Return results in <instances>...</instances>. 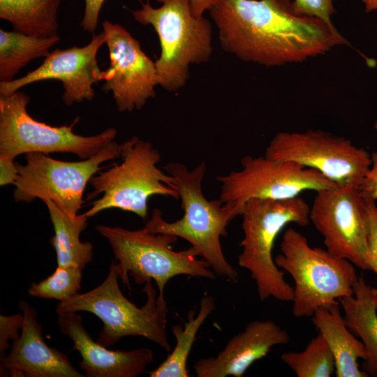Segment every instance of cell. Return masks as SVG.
I'll return each instance as SVG.
<instances>
[{"label": "cell", "mask_w": 377, "mask_h": 377, "mask_svg": "<svg viewBox=\"0 0 377 377\" xmlns=\"http://www.w3.org/2000/svg\"><path fill=\"white\" fill-rule=\"evenodd\" d=\"M208 12L223 50L265 66L302 62L348 44L335 27L297 13L290 0H220Z\"/></svg>", "instance_id": "6da1fadb"}, {"label": "cell", "mask_w": 377, "mask_h": 377, "mask_svg": "<svg viewBox=\"0 0 377 377\" xmlns=\"http://www.w3.org/2000/svg\"><path fill=\"white\" fill-rule=\"evenodd\" d=\"M163 168L177 181L184 214L180 219L168 222L163 219L161 209H154L143 228L151 233L184 239L200 252L216 276L237 282L239 273L226 260L221 244V237L228 235L227 226L236 216L233 209L220 198L208 200L204 196L202 182L205 162L193 170L180 163H168Z\"/></svg>", "instance_id": "7a4b0ae2"}, {"label": "cell", "mask_w": 377, "mask_h": 377, "mask_svg": "<svg viewBox=\"0 0 377 377\" xmlns=\"http://www.w3.org/2000/svg\"><path fill=\"white\" fill-rule=\"evenodd\" d=\"M310 207L301 197L273 200L251 199L244 206L242 248L238 265L250 273L260 301L274 297L292 302L293 287L284 278V272L274 263V242L289 223L304 227L309 224Z\"/></svg>", "instance_id": "3957f363"}, {"label": "cell", "mask_w": 377, "mask_h": 377, "mask_svg": "<svg viewBox=\"0 0 377 377\" xmlns=\"http://www.w3.org/2000/svg\"><path fill=\"white\" fill-rule=\"evenodd\" d=\"M118 277L116 263L112 262L107 277L98 286L59 302L57 313L87 311L96 315L103 323L97 342L105 347L125 337L140 336L170 352L166 327L168 310L165 296H157L152 281H148L142 289L147 295L146 303L138 307L122 293Z\"/></svg>", "instance_id": "277c9868"}, {"label": "cell", "mask_w": 377, "mask_h": 377, "mask_svg": "<svg viewBox=\"0 0 377 377\" xmlns=\"http://www.w3.org/2000/svg\"><path fill=\"white\" fill-rule=\"evenodd\" d=\"M191 0H147L133 10L134 19L157 33L161 54L155 61L159 85L168 91L183 87L191 64L207 62L212 53L209 20L193 13Z\"/></svg>", "instance_id": "5b68a950"}, {"label": "cell", "mask_w": 377, "mask_h": 377, "mask_svg": "<svg viewBox=\"0 0 377 377\" xmlns=\"http://www.w3.org/2000/svg\"><path fill=\"white\" fill-rule=\"evenodd\" d=\"M280 249L281 253L274 260L294 281V317H311L316 309L339 304L340 298L353 295L358 276L350 260L326 249L311 247L307 238L293 228L283 232Z\"/></svg>", "instance_id": "8992f818"}, {"label": "cell", "mask_w": 377, "mask_h": 377, "mask_svg": "<svg viewBox=\"0 0 377 377\" xmlns=\"http://www.w3.org/2000/svg\"><path fill=\"white\" fill-rule=\"evenodd\" d=\"M96 229L108 241L117 262L119 277L129 290V276L138 285L154 281L162 296L168 281L175 276L212 280L216 277L207 261L198 258L200 253L194 247L174 251L172 244L179 238L175 235L104 225L97 226Z\"/></svg>", "instance_id": "52a82bcc"}, {"label": "cell", "mask_w": 377, "mask_h": 377, "mask_svg": "<svg viewBox=\"0 0 377 377\" xmlns=\"http://www.w3.org/2000/svg\"><path fill=\"white\" fill-rule=\"evenodd\" d=\"M121 157L120 164H114L89 180L94 190L87 194L86 200L103 195L93 201L91 208L84 213L87 217L117 208L145 219L151 196L179 199L175 178L157 167L161 155L151 142L134 136L121 143Z\"/></svg>", "instance_id": "ba28073f"}, {"label": "cell", "mask_w": 377, "mask_h": 377, "mask_svg": "<svg viewBox=\"0 0 377 377\" xmlns=\"http://www.w3.org/2000/svg\"><path fill=\"white\" fill-rule=\"evenodd\" d=\"M29 103V96L20 91L0 96V155L15 158L29 152H59L87 159L116 138L113 127L91 136L75 133L73 128L78 117L69 126H52L38 121L27 112Z\"/></svg>", "instance_id": "9c48e42d"}, {"label": "cell", "mask_w": 377, "mask_h": 377, "mask_svg": "<svg viewBox=\"0 0 377 377\" xmlns=\"http://www.w3.org/2000/svg\"><path fill=\"white\" fill-rule=\"evenodd\" d=\"M121 144L111 141L96 155L80 161H63L40 152L25 154L26 163H17L14 184L15 202H31L36 198L51 200L63 211L76 216L84 202L83 193L100 165L121 156Z\"/></svg>", "instance_id": "30bf717a"}, {"label": "cell", "mask_w": 377, "mask_h": 377, "mask_svg": "<svg viewBox=\"0 0 377 377\" xmlns=\"http://www.w3.org/2000/svg\"><path fill=\"white\" fill-rule=\"evenodd\" d=\"M265 156L316 170L339 185L359 186L371 165L367 150L344 137L318 129L279 132Z\"/></svg>", "instance_id": "8fae6325"}, {"label": "cell", "mask_w": 377, "mask_h": 377, "mask_svg": "<svg viewBox=\"0 0 377 377\" xmlns=\"http://www.w3.org/2000/svg\"><path fill=\"white\" fill-rule=\"evenodd\" d=\"M242 168L218 176L221 184L220 199L229 205L235 216L251 199L281 200L299 196L304 191H319L338 184L316 170L291 161L263 156H246Z\"/></svg>", "instance_id": "7c38bea8"}, {"label": "cell", "mask_w": 377, "mask_h": 377, "mask_svg": "<svg viewBox=\"0 0 377 377\" xmlns=\"http://www.w3.org/2000/svg\"><path fill=\"white\" fill-rule=\"evenodd\" d=\"M316 193L309 220L323 237L326 249L362 270H371L367 203L358 186L338 184Z\"/></svg>", "instance_id": "4fadbf2b"}, {"label": "cell", "mask_w": 377, "mask_h": 377, "mask_svg": "<svg viewBox=\"0 0 377 377\" xmlns=\"http://www.w3.org/2000/svg\"><path fill=\"white\" fill-rule=\"evenodd\" d=\"M102 27L110 57L109 67L101 72L102 90L112 92L119 112L140 110L159 85L156 64L123 27L108 20Z\"/></svg>", "instance_id": "5bb4252c"}, {"label": "cell", "mask_w": 377, "mask_h": 377, "mask_svg": "<svg viewBox=\"0 0 377 377\" xmlns=\"http://www.w3.org/2000/svg\"><path fill=\"white\" fill-rule=\"evenodd\" d=\"M104 43L102 31L94 34L91 41L83 47L57 49L50 52L40 66L24 76L10 82H0V95L13 94L34 82L57 80L62 83V100L66 105L91 101L95 95L93 84L101 81L102 71L98 66L97 54Z\"/></svg>", "instance_id": "9a60e30c"}, {"label": "cell", "mask_w": 377, "mask_h": 377, "mask_svg": "<svg viewBox=\"0 0 377 377\" xmlns=\"http://www.w3.org/2000/svg\"><path fill=\"white\" fill-rule=\"evenodd\" d=\"M23 323L19 339L12 343L10 352L0 360V376L9 371L11 376L83 377L66 354L49 346L43 337L36 311L20 301Z\"/></svg>", "instance_id": "2e32d148"}, {"label": "cell", "mask_w": 377, "mask_h": 377, "mask_svg": "<svg viewBox=\"0 0 377 377\" xmlns=\"http://www.w3.org/2000/svg\"><path fill=\"white\" fill-rule=\"evenodd\" d=\"M289 334L271 320H256L232 337L216 356L203 357L193 364L198 377H242L256 361L277 345L290 342Z\"/></svg>", "instance_id": "e0dca14e"}, {"label": "cell", "mask_w": 377, "mask_h": 377, "mask_svg": "<svg viewBox=\"0 0 377 377\" xmlns=\"http://www.w3.org/2000/svg\"><path fill=\"white\" fill-rule=\"evenodd\" d=\"M61 333L73 342V350L82 357L80 368L87 377H136L153 362L152 350L140 348L132 350H112L95 341L84 327L77 312L59 314Z\"/></svg>", "instance_id": "ac0fdd59"}, {"label": "cell", "mask_w": 377, "mask_h": 377, "mask_svg": "<svg viewBox=\"0 0 377 377\" xmlns=\"http://www.w3.org/2000/svg\"><path fill=\"white\" fill-rule=\"evenodd\" d=\"M312 322L327 343L335 362L337 377H369L360 369L358 359L364 360L368 353L346 326L341 313L340 304L321 307L312 315Z\"/></svg>", "instance_id": "d6986e66"}, {"label": "cell", "mask_w": 377, "mask_h": 377, "mask_svg": "<svg viewBox=\"0 0 377 377\" xmlns=\"http://www.w3.org/2000/svg\"><path fill=\"white\" fill-rule=\"evenodd\" d=\"M346 326L361 339L368 353L363 370L377 376V289L359 276L353 286V295L339 300Z\"/></svg>", "instance_id": "ffe728a7"}, {"label": "cell", "mask_w": 377, "mask_h": 377, "mask_svg": "<svg viewBox=\"0 0 377 377\" xmlns=\"http://www.w3.org/2000/svg\"><path fill=\"white\" fill-rule=\"evenodd\" d=\"M43 201L54 228V235L50 241L56 251L57 266H74L83 269L93 258L92 244L80 239L81 232L88 225L89 217L84 213L72 216L52 200Z\"/></svg>", "instance_id": "44dd1931"}, {"label": "cell", "mask_w": 377, "mask_h": 377, "mask_svg": "<svg viewBox=\"0 0 377 377\" xmlns=\"http://www.w3.org/2000/svg\"><path fill=\"white\" fill-rule=\"evenodd\" d=\"M61 0H0V18L14 31L30 36L52 37L59 28Z\"/></svg>", "instance_id": "7402d4cb"}, {"label": "cell", "mask_w": 377, "mask_h": 377, "mask_svg": "<svg viewBox=\"0 0 377 377\" xmlns=\"http://www.w3.org/2000/svg\"><path fill=\"white\" fill-rule=\"evenodd\" d=\"M60 37L30 36L16 31L0 29V82H10L30 61L46 57Z\"/></svg>", "instance_id": "603a6c76"}, {"label": "cell", "mask_w": 377, "mask_h": 377, "mask_svg": "<svg viewBox=\"0 0 377 377\" xmlns=\"http://www.w3.org/2000/svg\"><path fill=\"white\" fill-rule=\"evenodd\" d=\"M215 306L212 296H204L200 300L196 316H194L195 311L191 310L188 313V320L184 327L179 325H173L172 333L176 339V345L165 361L150 373V377L189 376L186 367L188 355L197 332Z\"/></svg>", "instance_id": "cb8c5ba5"}, {"label": "cell", "mask_w": 377, "mask_h": 377, "mask_svg": "<svg viewBox=\"0 0 377 377\" xmlns=\"http://www.w3.org/2000/svg\"><path fill=\"white\" fill-rule=\"evenodd\" d=\"M281 360L297 377H330L335 374L334 358L319 333L303 350L283 353Z\"/></svg>", "instance_id": "d4e9b609"}, {"label": "cell", "mask_w": 377, "mask_h": 377, "mask_svg": "<svg viewBox=\"0 0 377 377\" xmlns=\"http://www.w3.org/2000/svg\"><path fill=\"white\" fill-rule=\"evenodd\" d=\"M82 279V269L57 266L50 276L39 283H32L27 292L31 297L55 299L62 302L78 293Z\"/></svg>", "instance_id": "484cf974"}, {"label": "cell", "mask_w": 377, "mask_h": 377, "mask_svg": "<svg viewBox=\"0 0 377 377\" xmlns=\"http://www.w3.org/2000/svg\"><path fill=\"white\" fill-rule=\"evenodd\" d=\"M334 1L335 0H295L293 1V6L297 13L317 17L334 27V25L331 21V17L335 12Z\"/></svg>", "instance_id": "4316f807"}, {"label": "cell", "mask_w": 377, "mask_h": 377, "mask_svg": "<svg viewBox=\"0 0 377 377\" xmlns=\"http://www.w3.org/2000/svg\"><path fill=\"white\" fill-rule=\"evenodd\" d=\"M23 314L0 316V360L6 357V350L11 346L8 341H17L20 336L18 330L22 328Z\"/></svg>", "instance_id": "83f0119b"}, {"label": "cell", "mask_w": 377, "mask_h": 377, "mask_svg": "<svg viewBox=\"0 0 377 377\" xmlns=\"http://www.w3.org/2000/svg\"><path fill=\"white\" fill-rule=\"evenodd\" d=\"M367 203V246L371 270L377 274V206L376 201L364 198Z\"/></svg>", "instance_id": "f1b7e54d"}, {"label": "cell", "mask_w": 377, "mask_h": 377, "mask_svg": "<svg viewBox=\"0 0 377 377\" xmlns=\"http://www.w3.org/2000/svg\"><path fill=\"white\" fill-rule=\"evenodd\" d=\"M371 165L359 185V190L364 198L377 200V151L371 154Z\"/></svg>", "instance_id": "f546056e"}, {"label": "cell", "mask_w": 377, "mask_h": 377, "mask_svg": "<svg viewBox=\"0 0 377 377\" xmlns=\"http://www.w3.org/2000/svg\"><path fill=\"white\" fill-rule=\"evenodd\" d=\"M105 0H84V12L80 27L88 33H94L98 26L100 10Z\"/></svg>", "instance_id": "4dcf8cb0"}, {"label": "cell", "mask_w": 377, "mask_h": 377, "mask_svg": "<svg viewBox=\"0 0 377 377\" xmlns=\"http://www.w3.org/2000/svg\"><path fill=\"white\" fill-rule=\"evenodd\" d=\"M0 185H14L17 177L18 170L15 158L0 155Z\"/></svg>", "instance_id": "1f68e13d"}, {"label": "cell", "mask_w": 377, "mask_h": 377, "mask_svg": "<svg viewBox=\"0 0 377 377\" xmlns=\"http://www.w3.org/2000/svg\"><path fill=\"white\" fill-rule=\"evenodd\" d=\"M220 0H191L193 13L195 16H202Z\"/></svg>", "instance_id": "d6a6232c"}, {"label": "cell", "mask_w": 377, "mask_h": 377, "mask_svg": "<svg viewBox=\"0 0 377 377\" xmlns=\"http://www.w3.org/2000/svg\"><path fill=\"white\" fill-rule=\"evenodd\" d=\"M364 3L367 12L377 10V0H364Z\"/></svg>", "instance_id": "836d02e7"}, {"label": "cell", "mask_w": 377, "mask_h": 377, "mask_svg": "<svg viewBox=\"0 0 377 377\" xmlns=\"http://www.w3.org/2000/svg\"><path fill=\"white\" fill-rule=\"evenodd\" d=\"M374 128H375V130H376V132H377V120H376V123H375V124H374Z\"/></svg>", "instance_id": "e575fe53"}, {"label": "cell", "mask_w": 377, "mask_h": 377, "mask_svg": "<svg viewBox=\"0 0 377 377\" xmlns=\"http://www.w3.org/2000/svg\"><path fill=\"white\" fill-rule=\"evenodd\" d=\"M362 1L364 2V0H362Z\"/></svg>", "instance_id": "d590c367"}]
</instances>
